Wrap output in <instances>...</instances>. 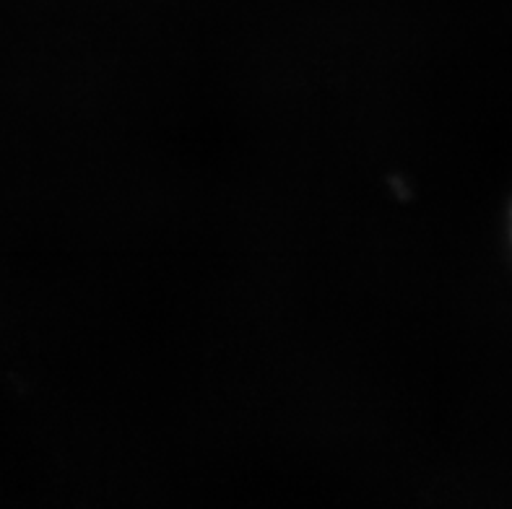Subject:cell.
Wrapping results in <instances>:
<instances>
[]
</instances>
